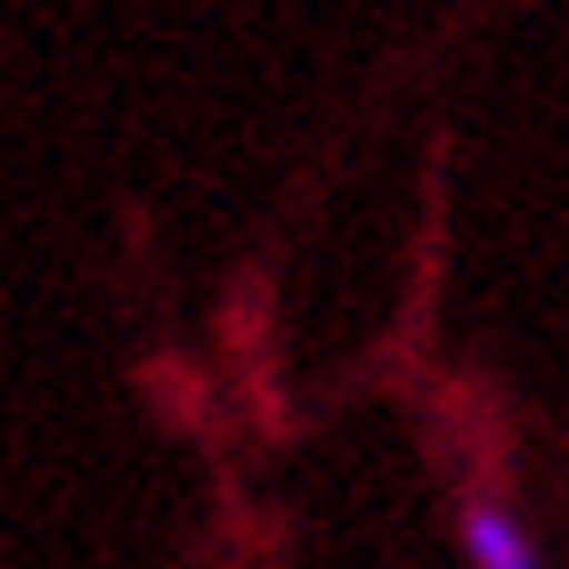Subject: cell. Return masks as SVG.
Instances as JSON below:
<instances>
[{
	"instance_id": "obj_1",
	"label": "cell",
	"mask_w": 569,
	"mask_h": 569,
	"mask_svg": "<svg viewBox=\"0 0 569 569\" xmlns=\"http://www.w3.org/2000/svg\"><path fill=\"white\" fill-rule=\"evenodd\" d=\"M456 546H463V569H553L546 537L488 480H456Z\"/></svg>"
}]
</instances>
